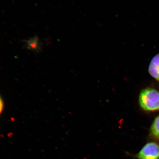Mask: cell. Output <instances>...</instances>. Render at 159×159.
<instances>
[{"label": "cell", "instance_id": "obj_1", "mask_svg": "<svg viewBox=\"0 0 159 159\" xmlns=\"http://www.w3.org/2000/svg\"><path fill=\"white\" fill-rule=\"evenodd\" d=\"M140 106L144 110L159 111V92L153 88L142 90L139 97Z\"/></svg>", "mask_w": 159, "mask_h": 159}, {"label": "cell", "instance_id": "obj_2", "mask_svg": "<svg viewBox=\"0 0 159 159\" xmlns=\"http://www.w3.org/2000/svg\"><path fill=\"white\" fill-rule=\"evenodd\" d=\"M139 159H159V146L154 142L147 143L137 155Z\"/></svg>", "mask_w": 159, "mask_h": 159}, {"label": "cell", "instance_id": "obj_3", "mask_svg": "<svg viewBox=\"0 0 159 159\" xmlns=\"http://www.w3.org/2000/svg\"><path fill=\"white\" fill-rule=\"evenodd\" d=\"M148 72L152 77L159 82V53L156 55L151 61Z\"/></svg>", "mask_w": 159, "mask_h": 159}, {"label": "cell", "instance_id": "obj_4", "mask_svg": "<svg viewBox=\"0 0 159 159\" xmlns=\"http://www.w3.org/2000/svg\"><path fill=\"white\" fill-rule=\"evenodd\" d=\"M26 46L29 50L39 53L41 50V43L37 36L29 39L26 43Z\"/></svg>", "mask_w": 159, "mask_h": 159}, {"label": "cell", "instance_id": "obj_5", "mask_svg": "<svg viewBox=\"0 0 159 159\" xmlns=\"http://www.w3.org/2000/svg\"><path fill=\"white\" fill-rule=\"evenodd\" d=\"M151 131L154 136L159 139V116L154 120Z\"/></svg>", "mask_w": 159, "mask_h": 159}, {"label": "cell", "instance_id": "obj_6", "mask_svg": "<svg viewBox=\"0 0 159 159\" xmlns=\"http://www.w3.org/2000/svg\"><path fill=\"white\" fill-rule=\"evenodd\" d=\"M3 102L2 100L1 99L0 97V114L2 113V111L3 110Z\"/></svg>", "mask_w": 159, "mask_h": 159}]
</instances>
